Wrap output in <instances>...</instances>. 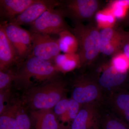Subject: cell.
I'll use <instances>...</instances> for the list:
<instances>
[{
	"label": "cell",
	"mask_w": 129,
	"mask_h": 129,
	"mask_svg": "<svg viewBox=\"0 0 129 129\" xmlns=\"http://www.w3.org/2000/svg\"><path fill=\"white\" fill-rule=\"evenodd\" d=\"M67 88L66 82L61 80L55 79L45 82L26 90L23 105L26 104L33 111L51 109L65 97Z\"/></svg>",
	"instance_id": "2"
},
{
	"label": "cell",
	"mask_w": 129,
	"mask_h": 129,
	"mask_svg": "<svg viewBox=\"0 0 129 129\" xmlns=\"http://www.w3.org/2000/svg\"><path fill=\"white\" fill-rule=\"evenodd\" d=\"M58 35L57 41L61 51L68 54L77 53L78 50V41L69 29L63 30Z\"/></svg>",
	"instance_id": "19"
},
{
	"label": "cell",
	"mask_w": 129,
	"mask_h": 129,
	"mask_svg": "<svg viewBox=\"0 0 129 129\" xmlns=\"http://www.w3.org/2000/svg\"><path fill=\"white\" fill-rule=\"evenodd\" d=\"M14 63L19 65L16 51L5 31V23L0 24V71L7 72Z\"/></svg>",
	"instance_id": "14"
},
{
	"label": "cell",
	"mask_w": 129,
	"mask_h": 129,
	"mask_svg": "<svg viewBox=\"0 0 129 129\" xmlns=\"http://www.w3.org/2000/svg\"><path fill=\"white\" fill-rule=\"evenodd\" d=\"M30 118L35 129H61L56 115L51 109L30 112Z\"/></svg>",
	"instance_id": "15"
},
{
	"label": "cell",
	"mask_w": 129,
	"mask_h": 129,
	"mask_svg": "<svg viewBox=\"0 0 129 129\" xmlns=\"http://www.w3.org/2000/svg\"><path fill=\"white\" fill-rule=\"evenodd\" d=\"M110 63L119 72L123 73L129 72V58L122 51L112 56Z\"/></svg>",
	"instance_id": "22"
},
{
	"label": "cell",
	"mask_w": 129,
	"mask_h": 129,
	"mask_svg": "<svg viewBox=\"0 0 129 129\" xmlns=\"http://www.w3.org/2000/svg\"><path fill=\"white\" fill-rule=\"evenodd\" d=\"M97 0H68L60 1V8L65 17L69 18L75 24L90 21L101 7Z\"/></svg>",
	"instance_id": "5"
},
{
	"label": "cell",
	"mask_w": 129,
	"mask_h": 129,
	"mask_svg": "<svg viewBox=\"0 0 129 129\" xmlns=\"http://www.w3.org/2000/svg\"><path fill=\"white\" fill-rule=\"evenodd\" d=\"M58 72L51 61L30 56L18 66L14 82L18 88L27 90L56 79Z\"/></svg>",
	"instance_id": "1"
},
{
	"label": "cell",
	"mask_w": 129,
	"mask_h": 129,
	"mask_svg": "<svg viewBox=\"0 0 129 129\" xmlns=\"http://www.w3.org/2000/svg\"><path fill=\"white\" fill-rule=\"evenodd\" d=\"M22 103L18 101L9 104L0 116V129H13L18 111Z\"/></svg>",
	"instance_id": "18"
},
{
	"label": "cell",
	"mask_w": 129,
	"mask_h": 129,
	"mask_svg": "<svg viewBox=\"0 0 129 129\" xmlns=\"http://www.w3.org/2000/svg\"><path fill=\"white\" fill-rule=\"evenodd\" d=\"M69 100L65 97L54 106L53 111L57 116H59L60 117L66 112L68 107Z\"/></svg>",
	"instance_id": "27"
},
{
	"label": "cell",
	"mask_w": 129,
	"mask_h": 129,
	"mask_svg": "<svg viewBox=\"0 0 129 129\" xmlns=\"http://www.w3.org/2000/svg\"><path fill=\"white\" fill-rule=\"evenodd\" d=\"M126 32L115 26L100 30V52L113 56L122 51Z\"/></svg>",
	"instance_id": "11"
},
{
	"label": "cell",
	"mask_w": 129,
	"mask_h": 129,
	"mask_svg": "<svg viewBox=\"0 0 129 129\" xmlns=\"http://www.w3.org/2000/svg\"><path fill=\"white\" fill-rule=\"evenodd\" d=\"M129 72L118 71L111 64L97 79L103 92L122 89H129Z\"/></svg>",
	"instance_id": "10"
},
{
	"label": "cell",
	"mask_w": 129,
	"mask_h": 129,
	"mask_svg": "<svg viewBox=\"0 0 129 129\" xmlns=\"http://www.w3.org/2000/svg\"><path fill=\"white\" fill-rule=\"evenodd\" d=\"M31 33L32 46L30 56L51 61L60 54L57 40L53 39L50 35Z\"/></svg>",
	"instance_id": "8"
},
{
	"label": "cell",
	"mask_w": 129,
	"mask_h": 129,
	"mask_svg": "<svg viewBox=\"0 0 129 129\" xmlns=\"http://www.w3.org/2000/svg\"><path fill=\"white\" fill-rule=\"evenodd\" d=\"M72 98L81 105L104 103V92L97 81L90 75H82L72 83Z\"/></svg>",
	"instance_id": "4"
},
{
	"label": "cell",
	"mask_w": 129,
	"mask_h": 129,
	"mask_svg": "<svg viewBox=\"0 0 129 129\" xmlns=\"http://www.w3.org/2000/svg\"><path fill=\"white\" fill-rule=\"evenodd\" d=\"M101 129H129V126L112 113L102 112Z\"/></svg>",
	"instance_id": "21"
},
{
	"label": "cell",
	"mask_w": 129,
	"mask_h": 129,
	"mask_svg": "<svg viewBox=\"0 0 129 129\" xmlns=\"http://www.w3.org/2000/svg\"><path fill=\"white\" fill-rule=\"evenodd\" d=\"M53 61L57 71L64 73L81 67L80 58L77 53H60L56 57Z\"/></svg>",
	"instance_id": "17"
},
{
	"label": "cell",
	"mask_w": 129,
	"mask_h": 129,
	"mask_svg": "<svg viewBox=\"0 0 129 129\" xmlns=\"http://www.w3.org/2000/svg\"><path fill=\"white\" fill-rule=\"evenodd\" d=\"M71 31L78 43L77 53L80 58L81 67L90 65L101 53L100 30L95 24L80 23L75 24Z\"/></svg>",
	"instance_id": "3"
},
{
	"label": "cell",
	"mask_w": 129,
	"mask_h": 129,
	"mask_svg": "<svg viewBox=\"0 0 129 129\" xmlns=\"http://www.w3.org/2000/svg\"><path fill=\"white\" fill-rule=\"evenodd\" d=\"M23 108L18 111L13 129H32L30 117Z\"/></svg>",
	"instance_id": "24"
},
{
	"label": "cell",
	"mask_w": 129,
	"mask_h": 129,
	"mask_svg": "<svg viewBox=\"0 0 129 129\" xmlns=\"http://www.w3.org/2000/svg\"><path fill=\"white\" fill-rule=\"evenodd\" d=\"M4 22L6 34L16 51L19 66L30 56L32 46V34L20 25Z\"/></svg>",
	"instance_id": "7"
},
{
	"label": "cell",
	"mask_w": 129,
	"mask_h": 129,
	"mask_svg": "<svg viewBox=\"0 0 129 129\" xmlns=\"http://www.w3.org/2000/svg\"><path fill=\"white\" fill-rule=\"evenodd\" d=\"M108 7L111 9L117 20L123 21L129 13V8L120 5L117 0L111 2Z\"/></svg>",
	"instance_id": "25"
},
{
	"label": "cell",
	"mask_w": 129,
	"mask_h": 129,
	"mask_svg": "<svg viewBox=\"0 0 129 129\" xmlns=\"http://www.w3.org/2000/svg\"><path fill=\"white\" fill-rule=\"evenodd\" d=\"M65 17L64 12L60 8L47 10L30 24V32L58 35L63 30L69 29Z\"/></svg>",
	"instance_id": "6"
},
{
	"label": "cell",
	"mask_w": 129,
	"mask_h": 129,
	"mask_svg": "<svg viewBox=\"0 0 129 129\" xmlns=\"http://www.w3.org/2000/svg\"><path fill=\"white\" fill-rule=\"evenodd\" d=\"M10 94L9 88L6 89L0 90V114L4 112L9 105L8 100Z\"/></svg>",
	"instance_id": "28"
},
{
	"label": "cell",
	"mask_w": 129,
	"mask_h": 129,
	"mask_svg": "<svg viewBox=\"0 0 129 129\" xmlns=\"http://www.w3.org/2000/svg\"><path fill=\"white\" fill-rule=\"evenodd\" d=\"M120 5L127 7L129 8V0H117Z\"/></svg>",
	"instance_id": "30"
},
{
	"label": "cell",
	"mask_w": 129,
	"mask_h": 129,
	"mask_svg": "<svg viewBox=\"0 0 129 129\" xmlns=\"http://www.w3.org/2000/svg\"><path fill=\"white\" fill-rule=\"evenodd\" d=\"M15 77V72L0 71V90L9 88Z\"/></svg>",
	"instance_id": "26"
},
{
	"label": "cell",
	"mask_w": 129,
	"mask_h": 129,
	"mask_svg": "<svg viewBox=\"0 0 129 129\" xmlns=\"http://www.w3.org/2000/svg\"><path fill=\"white\" fill-rule=\"evenodd\" d=\"M105 102L111 112L129 126V90L122 89L107 92Z\"/></svg>",
	"instance_id": "12"
},
{
	"label": "cell",
	"mask_w": 129,
	"mask_h": 129,
	"mask_svg": "<svg viewBox=\"0 0 129 129\" xmlns=\"http://www.w3.org/2000/svg\"><path fill=\"white\" fill-rule=\"evenodd\" d=\"M82 105L71 98L70 99L68 107L66 112L60 117L63 123H70L73 122L80 111Z\"/></svg>",
	"instance_id": "23"
},
{
	"label": "cell",
	"mask_w": 129,
	"mask_h": 129,
	"mask_svg": "<svg viewBox=\"0 0 129 129\" xmlns=\"http://www.w3.org/2000/svg\"><path fill=\"white\" fill-rule=\"evenodd\" d=\"M123 21L124 22L125 24L129 26V13L128 14V16H127V17Z\"/></svg>",
	"instance_id": "31"
},
{
	"label": "cell",
	"mask_w": 129,
	"mask_h": 129,
	"mask_svg": "<svg viewBox=\"0 0 129 129\" xmlns=\"http://www.w3.org/2000/svg\"><path fill=\"white\" fill-rule=\"evenodd\" d=\"M37 0H1L0 14L9 22Z\"/></svg>",
	"instance_id": "16"
},
{
	"label": "cell",
	"mask_w": 129,
	"mask_h": 129,
	"mask_svg": "<svg viewBox=\"0 0 129 129\" xmlns=\"http://www.w3.org/2000/svg\"><path fill=\"white\" fill-rule=\"evenodd\" d=\"M60 1L55 0H37L21 14L9 22L21 26L34 22L43 13L48 9L60 7Z\"/></svg>",
	"instance_id": "13"
},
{
	"label": "cell",
	"mask_w": 129,
	"mask_h": 129,
	"mask_svg": "<svg viewBox=\"0 0 129 129\" xmlns=\"http://www.w3.org/2000/svg\"><path fill=\"white\" fill-rule=\"evenodd\" d=\"M122 51L129 58V32H126L125 35Z\"/></svg>",
	"instance_id": "29"
},
{
	"label": "cell",
	"mask_w": 129,
	"mask_h": 129,
	"mask_svg": "<svg viewBox=\"0 0 129 129\" xmlns=\"http://www.w3.org/2000/svg\"><path fill=\"white\" fill-rule=\"evenodd\" d=\"M100 106L96 103L82 105L70 129H100L102 114Z\"/></svg>",
	"instance_id": "9"
},
{
	"label": "cell",
	"mask_w": 129,
	"mask_h": 129,
	"mask_svg": "<svg viewBox=\"0 0 129 129\" xmlns=\"http://www.w3.org/2000/svg\"><path fill=\"white\" fill-rule=\"evenodd\" d=\"M96 26L100 29L115 27L117 19L108 7L100 10L95 16Z\"/></svg>",
	"instance_id": "20"
}]
</instances>
